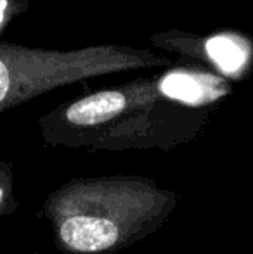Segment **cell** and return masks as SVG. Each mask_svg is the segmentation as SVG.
<instances>
[{"label": "cell", "instance_id": "cell-1", "mask_svg": "<svg viewBox=\"0 0 253 254\" xmlns=\"http://www.w3.org/2000/svg\"><path fill=\"white\" fill-rule=\"evenodd\" d=\"M179 201L148 177H82L52 190L38 216L63 254H116L160 230Z\"/></svg>", "mask_w": 253, "mask_h": 254}, {"label": "cell", "instance_id": "cell-2", "mask_svg": "<svg viewBox=\"0 0 253 254\" xmlns=\"http://www.w3.org/2000/svg\"><path fill=\"white\" fill-rule=\"evenodd\" d=\"M127 106V95L116 90L99 92V94L88 95L68 106V109L64 111V123L77 131L70 135V144L87 131L111 121Z\"/></svg>", "mask_w": 253, "mask_h": 254}, {"label": "cell", "instance_id": "cell-3", "mask_svg": "<svg viewBox=\"0 0 253 254\" xmlns=\"http://www.w3.org/2000/svg\"><path fill=\"white\" fill-rule=\"evenodd\" d=\"M162 90L169 97L189 104L203 102L210 97V90L205 81L189 74H170L163 80Z\"/></svg>", "mask_w": 253, "mask_h": 254}, {"label": "cell", "instance_id": "cell-4", "mask_svg": "<svg viewBox=\"0 0 253 254\" xmlns=\"http://www.w3.org/2000/svg\"><path fill=\"white\" fill-rule=\"evenodd\" d=\"M210 57L226 71H236L247 61V51L229 37H215L206 45Z\"/></svg>", "mask_w": 253, "mask_h": 254}, {"label": "cell", "instance_id": "cell-5", "mask_svg": "<svg viewBox=\"0 0 253 254\" xmlns=\"http://www.w3.org/2000/svg\"><path fill=\"white\" fill-rule=\"evenodd\" d=\"M19 209L16 195V180L12 166L5 161H0V221Z\"/></svg>", "mask_w": 253, "mask_h": 254}, {"label": "cell", "instance_id": "cell-6", "mask_svg": "<svg viewBox=\"0 0 253 254\" xmlns=\"http://www.w3.org/2000/svg\"><path fill=\"white\" fill-rule=\"evenodd\" d=\"M7 7V0H0V21L3 19V12H5Z\"/></svg>", "mask_w": 253, "mask_h": 254}]
</instances>
